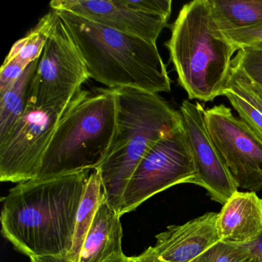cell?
<instances>
[{
    "mask_svg": "<svg viewBox=\"0 0 262 262\" xmlns=\"http://www.w3.org/2000/svg\"><path fill=\"white\" fill-rule=\"evenodd\" d=\"M90 171L19 183L2 199V233L26 255H68Z\"/></svg>",
    "mask_w": 262,
    "mask_h": 262,
    "instance_id": "6da1fadb",
    "label": "cell"
},
{
    "mask_svg": "<svg viewBox=\"0 0 262 262\" xmlns=\"http://www.w3.org/2000/svg\"><path fill=\"white\" fill-rule=\"evenodd\" d=\"M77 46L90 78L110 89L133 88L158 94L171 91V79L157 46L56 10Z\"/></svg>",
    "mask_w": 262,
    "mask_h": 262,
    "instance_id": "7a4b0ae2",
    "label": "cell"
},
{
    "mask_svg": "<svg viewBox=\"0 0 262 262\" xmlns=\"http://www.w3.org/2000/svg\"><path fill=\"white\" fill-rule=\"evenodd\" d=\"M112 90L116 99V133L106 157L96 170L105 200L119 213L125 188L142 158L183 124L180 112L158 94L128 87Z\"/></svg>",
    "mask_w": 262,
    "mask_h": 262,
    "instance_id": "3957f363",
    "label": "cell"
},
{
    "mask_svg": "<svg viewBox=\"0 0 262 262\" xmlns=\"http://www.w3.org/2000/svg\"><path fill=\"white\" fill-rule=\"evenodd\" d=\"M171 31L165 46L188 99L210 102L222 96L237 50L216 25L209 0L184 5Z\"/></svg>",
    "mask_w": 262,
    "mask_h": 262,
    "instance_id": "277c9868",
    "label": "cell"
},
{
    "mask_svg": "<svg viewBox=\"0 0 262 262\" xmlns=\"http://www.w3.org/2000/svg\"><path fill=\"white\" fill-rule=\"evenodd\" d=\"M116 99L112 89L82 90L61 118L41 162L36 181L97 169L116 133Z\"/></svg>",
    "mask_w": 262,
    "mask_h": 262,
    "instance_id": "5b68a950",
    "label": "cell"
},
{
    "mask_svg": "<svg viewBox=\"0 0 262 262\" xmlns=\"http://www.w3.org/2000/svg\"><path fill=\"white\" fill-rule=\"evenodd\" d=\"M89 79L83 58L56 13L51 33L30 82L28 105L52 108L63 116Z\"/></svg>",
    "mask_w": 262,
    "mask_h": 262,
    "instance_id": "8992f818",
    "label": "cell"
},
{
    "mask_svg": "<svg viewBox=\"0 0 262 262\" xmlns=\"http://www.w3.org/2000/svg\"><path fill=\"white\" fill-rule=\"evenodd\" d=\"M195 176L182 125L159 140L142 158L125 188L119 214L133 211L170 187L191 183Z\"/></svg>",
    "mask_w": 262,
    "mask_h": 262,
    "instance_id": "52a82bcc",
    "label": "cell"
},
{
    "mask_svg": "<svg viewBox=\"0 0 262 262\" xmlns=\"http://www.w3.org/2000/svg\"><path fill=\"white\" fill-rule=\"evenodd\" d=\"M210 137L238 188H262V139L225 105L205 111Z\"/></svg>",
    "mask_w": 262,
    "mask_h": 262,
    "instance_id": "ba28073f",
    "label": "cell"
},
{
    "mask_svg": "<svg viewBox=\"0 0 262 262\" xmlns=\"http://www.w3.org/2000/svg\"><path fill=\"white\" fill-rule=\"evenodd\" d=\"M62 115L52 108L27 105L8 137L0 143V180H34Z\"/></svg>",
    "mask_w": 262,
    "mask_h": 262,
    "instance_id": "9c48e42d",
    "label": "cell"
},
{
    "mask_svg": "<svg viewBox=\"0 0 262 262\" xmlns=\"http://www.w3.org/2000/svg\"><path fill=\"white\" fill-rule=\"evenodd\" d=\"M205 111L200 103H192L188 99L180 106L184 131L196 170L191 184L205 188L212 200L224 205L238 187L210 137Z\"/></svg>",
    "mask_w": 262,
    "mask_h": 262,
    "instance_id": "30bf717a",
    "label": "cell"
},
{
    "mask_svg": "<svg viewBox=\"0 0 262 262\" xmlns=\"http://www.w3.org/2000/svg\"><path fill=\"white\" fill-rule=\"evenodd\" d=\"M52 10H65L125 34L156 43L168 25L163 18L148 16L125 5L123 0H53Z\"/></svg>",
    "mask_w": 262,
    "mask_h": 262,
    "instance_id": "8fae6325",
    "label": "cell"
},
{
    "mask_svg": "<svg viewBox=\"0 0 262 262\" xmlns=\"http://www.w3.org/2000/svg\"><path fill=\"white\" fill-rule=\"evenodd\" d=\"M219 213L208 212L184 225H171L156 235L155 251L168 262H191L220 242Z\"/></svg>",
    "mask_w": 262,
    "mask_h": 262,
    "instance_id": "7c38bea8",
    "label": "cell"
},
{
    "mask_svg": "<svg viewBox=\"0 0 262 262\" xmlns=\"http://www.w3.org/2000/svg\"><path fill=\"white\" fill-rule=\"evenodd\" d=\"M217 228L222 242L245 245L262 233V199L255 192L234 193L217 215Z\"/></svg>",
    "mask_w": 262,
    "mask_h": 262,
    "instance_id": "4fadbf2b",
    "label": "cell"
},
{
    "mask_svg": "<svg viewBox=\"0 0 262 262\" xmlns=\"http://www.w3.org/2000/svg\"><path fill=\"white\" fill-rule=\"evenodd\" d=\"M120 217L119 213L108 205L103 194L85 237L79 262H105L123 255Z\"/></svg>",
    "mask_w": 262,
    "mask_h": 262,
    "instance_id": "5bb4252c",
    "label": "cell"
},
{
    "mask_svg": "<svg viewBox=\"0 0 262 262\" xmlns=\"http://www.w3.org/2000/svg\"><path fill=\"white\" fill-rule=\"evenodd\" d=\"M222 96L229 100L241 120L262 139V102L247 83L243 73L232 62Z\"/></svg>",
    "mask_w": 262,
    "mask_h": 262,
    "instance_id": "9a60e30c",
    "label": "cell"
},
{
    "mask_svg": "<svg viewBox=\"0 0 262 262\" xmlns=\"http://www.w3.org/2000/svg\"><path fill=\"white\" fill-rule=\"evenodd\" d=\"M209 4L222 33L262 28V0H209Z\"/></svg>",
    "mask_w": 262,
    "mask_h": 262,
    "instance_id": "2e32d148",
    "label": "cell"
},
{
    "mask_svg": "<svg viewBox=\"0 0 262 262\" xmlns=\"http://www.w3.org/2000/svg\"><path fill=\"white\" fill-rule=\"evenodd\" d=\"M38 62L39 59L29 65L16 82L0 96V143L8 137L25 113L30 82L36 73Z\"/></svg>",
    "mask_w": 262,
    "mask_h": 262,
    "instance_id": "e0dca14e",
    "label": "cell"
},
{
    "mask_svg": "<svg viewBox=\"0 0 262 262\" xmlns=\"http://www.w3.org/2000/svg\"><path fill=\"white\" fill-rule=\"evenodd\" d=\"M103 198L102 180L98 170L91 173L87 182L86 189L78 210L73 247L69 257L74 262H79L81 251L87 233L94 220L96 211Z\"/></svg>",
    "mask_w": 262,
    "mask_h": 262,
    "instance_id": "ac0fdd59",
    "label": "cell"
},
{
    "mask_svg": "<svg viewBox=\"0 0 262 262\" xmlns=\"http://www.w3.org/2000/svg\"><path fill=\"white\" fill-rule=\"evenodd\" d=\"M56 18V13L51 9L25 37L15 42L5 60L16 59L26 67L37 60L42 54Z\"/></svg>",
    "mask_w": 262,
    "mask_h": 262,
    "instance_id": "d6986e66",
    "label": "cell"
},
{
    "mask_svg": "<svg viewBox=\"0 0 262 262\" xmlns=\"http://www.w3.org/2000/svg\"><path fill=\"white\" fill-rule=\"evenodd\" d=\"M252 256L245 245L220 242L191 262H251Z\"/></svg>",
    "mask_w": 262,
    "mask_h": 262,
    "instance_id": "ffe728a7",
    "label": "cell"
},
{
    "mask_svg": "<svg viewBox=\"0 0 262 262\" xmlns=\"http://www.w3.org/2000/svg\"><path fill=\"white\" fill-rule=\"evenodd\" d=\"M232 62L250 79L262 89V51L251 48H241Z\"/></svg>",
    "mask_w": 262,
    "mask_h": 262,
    "instance_id": "44dd1931",
    "label": "cell"
},
{
    "mask_svg": "<svg viewBox=\"0 0 262 262\" xmlns=\"http://www.w3.org/2000/svg\"><path fill=\"white\" fill-rule=\"evenodd\" d=\"M125 5L148 16L168 20L171 13V0H123Z\"/></svg>",
    "mask_w": 262,
    "mask_h": 262,
    "instance_id": "7402d4cb",
    "label": "cell"
},
{
    "mask_svg": "<svg viewBox=\"0 0 262 262\" xmlns=\"http://www.w3.org/2000/svg\"><path fill=\"white\" fill-rule=\"evenodd\" d=\"M224 34L237 50L251 48L262 51V28L245 29Z\"/></svg>",
    "mask_w": 262,
    "mask_h": 262,
    "instance_id": "603a6c76",
    "label": "cell"
},
{
    "mask_svg": "<svg viewBox=\"0 0 262 262\" xmlns=\"http://www.w3.org/2000/svg\"><path fill=\"white\" fill-rule=\"evenodd\" d=\"M26 69L27 67L18 59L4 60L0 70V96L16 82Z\"/></svg>",
    "mask_w": 262,
    "mask_h": 262,
    "instance_id": "cb8c5ba5",
    "label": "cell"
},
{
    "mask_svg": "<svg viewBox=\"0 0 262 262\" xmlns=\"http://www.w3.org/2000/svg\"><path fill=\"white\" fill-rule=\"evenodd\" d=\"M128 262H168L162 260L154 250L153 247H149L139 256L128 257Z\"/></svg>",
    "mask_w": 262,
    "mask_h": 262,
    "instance_id": "d4e9b609",
    "label": "cell"
},
{
    "mask_svg": "<svg viewBox=\"0 0 262 262\" xmlns=\"http://www.w3.org/2000/svg\"><path fill=\"white\" fill-rule=\"evenodd\" d=\"M31 262H74L69 255H47L30 257Z\"/></svg>",
    "mask_w": 262,
    "mask_h": 262,
    "instance_id": "484cf974",
    "label": "cell"
},
{
    "mask_svg": "<svg viewBox=\"0 0 262 262\" xmlns=\"http://www.w3.org/2000/svg\"><path fill=\"white\" fill-rule=\"evenodd\" d=\"M252 257H258L262 260V233L253 242L245 244Z\"/></svg>",
    "mask_w": 262,
    "mask_h": 262,
    "instance_id": "4316f807",
    "label": "cell"
},
{
    "mask_svg": "<svg viewBox=\"0 0 262 262\" xmlns=\"http://www.w3.org/2000/svg\"><path fill=\"white\" fill-rule=\"evenodd\" d=\"M237 68H238V67H237ZM239 70H240V69H239ZM243 75L244 77H245V80H246L247 83H248V85H249L250 88H251V90H252V91L254 92V93H255L256 95H257V97H258L259 99H260V101H261L262 102V89L260 88V87L256 85L255 84L252 83V82H251V81H250V79H248V78L247 77V76H245V75L244 74V73Z\"/></svg>",
    "mask_w": 262,
    "mask_h": 262,
    "instance_id": "83f0119b",
    "label": "cell"
},
{
    "mask_svg": "<svg viewBox=\"0 0 262 262\" xmlns=\"http://www.w3.org/2000/svg\"><path fill=\"white\" fill-rule=\"evenodd\" d=\"M105 262H128V257H126L125 254H123V255L110 259V260Z\"/></svg>",
    "mask_w": 262,
    "mask_h": 262,
    "instance_id": "f1b7e54d",
    "label": "cell"
},
{
    "mask_svg": "<svg viewBox=\"0 0 262 262\" xmlns=\"http://www.w3.org/2000/svg\"><path fill=\"white\" fill-rule=\"evenodd\" d=\"M251 262H262V260L259 259L258 257H252V260Z\"/></svg>",
    "mask_w": 262,
    "mask_h": 262,
    "instance_id": "f546056e",
    "label": "cell"
}]
</instances>
